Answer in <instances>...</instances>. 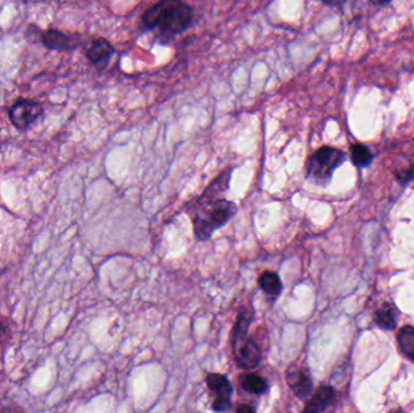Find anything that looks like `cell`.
Returning a JSON list of instances; mask_svg holds the SVG:
<instances>
[{"label": "cell", "mask_w": 414, "mask_h": 413, "mask_svg": "<svg viewBox=\"0 0 414 413\" xmlns=\"http://www.w3.org/2000/svg\"><path fill=\"white\" fill-rule=\"evenodd\" d=\"M229 181L230 172L225 171L204 192L197 204H194L190 217L193 222L194 235L199 241H205L211 238L238 211L235 202L216 197L220 192L229 188Z\"/></svg>", "instance_id": "6da1fadb"}, {"label": "cell", "mask_w": 414, "mask_h": 413, "mask_svg": "<svg viewBox=\"0 0 414 413\" xmlns=\"http://www.w3.org/2000/svg\"><path fill=\"white\" fill-rule=\"evenodd\" d=\"M194 10L190 4L180 0H162L150 6L142 16V24L159 36L182 34L192 26Z\"/></svg>", "instance_id": "7a4b0ae2"}, {"label": "cell", "mask_w": 414, "mask_h": 413, "mask_svg": "<svg viewBox=\"0 0 414 413\" xmlns=\"http://www.w3.org/2000/svg\"><path fill=\"white\" fill-rule=\"evenodd\" d=\"M345 162L342 150L324 146L306 159V177L320 187L329 186L338 167Z\"/></svg>", "instance_id": "3957f363"}, {"label": "cell", "mask_w": 414, "mask_h": 413, "mask_svg": "<svg viewBox=\"0 0 414 413\" xmlns=\"http://www.w3.org/2000/svg\"><path fill=\"white\" fill-rule=\"evenodd\" d=\"M206 383L212 394V410L217 413L229 411L233 396L229 379L221 373H207Z\"/></svg>", "instance_id": "277c9868"}, {"label": "cell", "mask_w": 414, "mask_h": 413, "mask_svg": "<svg viewBox=\"0 0 414 413\" xmlns=\"http://www.w3.org/2000/svg\"><path fill=\"white\" fill-rule=\"evenodd\" d=\"M43 113V107L39 102L32 99H21L10 108V120L18 130H24L36 122Z\"/></svg>", "instance_id": "5b68a950"}, {"label": "cell", "mask_w": 414, "mask_h": 413, "mask_svg": "<svg viewBox=\"0 0 414 413\" xmlns=\"http://www.w3.org/2000/svg\"><path fill=\"white\" fill-rule=\"evenodd\" d=\"M235 363L243 370H253L259 366L262 361V349L253 338L246 337L245 340L233 346Z\"/></svg>", "instance_id": "8992f818"}, {"label": "cell", "mask_w": 414, "mask_h": 413, "mask_svg": "<svg viewBox=\"0 0 414 413\" xmlns=\"http://www.w3.org/2000/svg\"><path fill=\"white\" fill-rule=\"evenodd\" d=\"M286 382L294 396L299 399H306L313 391V383L308 372L301 368H288L286 372Z\"/></svg>", "instance_id": "52a82bcc"}, {"label": "cell", "mask_w": 414, "mask_h": 413, "mask_svg": "<svg viewBox=\"0 0 414 413\" xmlns=\"http://www.w3.org/2000/svg\"><path fill=\"white\" fill-rule=\"evenodd\" d=\"M113 55H114V48L104 38H99L92 41L90 49L87 50V57L99 69H106L108 67Z\"/></svg>", "instance_id": "ba28073f"}, {"label": "cell", "mask_w": 414, "mask_h": 413, "mask_svg": "<svg viewBox=\"0 0 414 413\" xmlns=\"http://www.w3.org/2000/svg\"><path fill=\"white\" fill-rule=\"evenodd\" d=\"M43 43L51 50H72L79 46V39L76 36H67L57 29H50L43 36Z\"/></svg>", "instance_id": "9c48e42d"}, {"label": "cell", "mask_w": 414, "mask_h": 413, "mask_svg": "<svg viewBox=\"0 0 414 413\" xmlns=\"http://www.w3.org/2000/svg\"><path fill=\"white\" fill-rule=\"evenodd\" d=\"M334 391L332 386H321L308 401L303 413H320L334 401Z\"/></svg>", "instance_id": "30bf717a"}, {"label": "cell", "mask_w": 414, "mask_h": 413, "mask_svg": "<svg viewBox=\"0 0 414 413\" xmlns=\"http://www.w3.org/2000/svg\"><path fill=\"white\" fill-rule=\"evenodd\" d=\"M258 284H259L262 290L266 292V295L274 297V298L279 297L284 288L279 275L271 270H266L264 273H262L261 276L258 279Z\"/></svg>", "instance_id": "8fae6325"}, {"label": "cell", "mask_w": 414, "mask_h": 413, "mask_svg": "<svg viewBox=\"0 0 414 413\" xmlns=\"http://www.w3.org/2000/svg\"><path fill=\"white\" fill-rule=\"evenodd\" d=\"M240 383L245 391L255 396H263L268 391L266 379L257 373H243L240 377Z\"/></svg>", "instance_id": "7c38bea8"}, {"label": "cell", "mask_w": 414, "mask_h": 413, "mask_svg": "<svg viewBox=\"0 0 414 413\" xmlns=\"http://www.w3.org/2000/svg\"><path fill=\"white\" fill-rule=\"evenodd\" d=\"M374 320H376V323H378L379 328H384V330H392V328L397 326V309H395L392 304L384 303V304L376 312Z\"/></svg>", "instance_id": "4fadbf2b"}, {"label": "cell", "mask_w": 414, "mask_h": 413, "mask_svg": "<svg viewBox=\"0 0 414 413\" xmlns=\"http://www.w3.org/2000/svg\"><path fill=\"white\" fill-rule=\"evenodd\" d=\"M350 158L355 167H367L373 160V154L364 144H356L351 146Z\"/></svg>", "instance_id": "5bb4252c"}, {"label": "cell", "mask_w": 414, "mask_h": 413, "mask_svg": "<svg viewBox=\"0 0 414 413\" xmlns=\"http://www.w3.org/2000/svg\"><path fill=\"white\" fill-rule=\"evenodd\" d=\"M397 341L402 351L414 361V328L406 326L402 328L397 336Z\"/></svg>", "instance_id": "9a60e30c"}, {"label": "cell", "mask_w": 414, "mask_h": 413, "mask_svg": "<svg viewBox=\"0 0 414 413\" xmlns=\"http://www.w3.org/2000/svg\"><path fill=\"white\" fill-rule=\"evenodd\" d=\"M235 413H256V411L250 405H240Z\"/></svg>", "instance_id": "2e32d148"}, {"label": "cell", "mask_w": 414, "mask_h": 413, "mask_svg": "<svg viewBox=\"0 0 414 413\" xmlns=\"http://www.w3.org/2000/svg\"><path fill=\"white\" fill-rule=\"evenodd\" d=\"M392 413H405V412H401V411H395V412H392Z\"/></svg>", "instance_id": "e0dca14e"}]
</instances>
